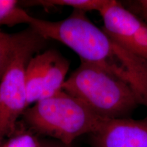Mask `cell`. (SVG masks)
<instances>
[{
    "instance_id": "cell-1",
    "label": "cell",
    "mask_w": 147,
    "mask_h": 147,
    "mask_svg": "<svg viewBox=\"0 0 147 147\" xmlns=\"http://www.w3.org/2000/svg\"><path fill=\"white\" fill-rule=\"evenodd\" d=\"M29 25L45 40L63 44L80 61L98 66L125 82L136 95L140 104L147 107V63L97 27L85 12L74 10L68 17L59 21L32 16Z\"/></svg>"
},
{
    "instance_id": "cell-2",
    "label": "cell",
    "mask_w": 147,
    "mask_h": 147,
    "mask_svg": "<svg viewBox=\"0 0 147 147\" xmlns=\"http://www.w3.org/2000/svg\"><path fill=\"white\" fill-rule=\"evenodd\" d=\"M22 118V125L29 131L67 145L82 135L94 133L106 119L63 90L29 106Z\"/></svg>"
},
{
    "instance_id": "cell-3",
    "label": "cell",
    "mask_w": 147,
    "mask_h": 147,
    "mask_svg": "<svg viewBox=\"0 0 147 147\" xmlns=\"http://www.w3.org/2000/svg\"><path fill=\"white\" fill-rule=\"evenodd\" d=\"M62 90L76 97L104 119L128 118L140 105L131 88L98 66L80 61Z\"/></svg>"
},
{
    "instance_id": "cell-4",
    "label": "cell",
    "mask_w": 147,
    "mask_h": 147,
    "mask_svg": "<svg viewBox=\"0 0 147 147\" xmlns=\"http://www.w3.org/2000/svg\"><path fill=\"white\" fill-rule=\"evenodd\" d=\"M46 40L38 33L18 52L0 81V146L16 131L18 119L27 108L25 67L34 53L42 49Z\"/></svg>"
},
{
    "instance_id": "cell-5",
    "label": "cell",
    "mask_w": 147,
    "mask_h": 147,
    "mask_svg": "<svg viewBox=\"0 0 147 147\" xmlns=\"http://www.w3.org/2000/svg\"><path fill=\"white\" fill-rule=\"evenodd\" d=\"M69 68V61L53 49L29 59L25 71L27 108L62 90Z\"/></svg>"
},
{
    "instance_id": "cell-6",
    "label": "cell",
    "mask_w": 147,
    "mask_h": 147,
    "mask_svg": "<svg viewBox=\"0 0 147 147\" xmlns=\"http://www.w3.org/2000/svg\"><path fill=\"white\" fill-rule=\"evenodd\" d=\"M100 14L103 30L128 52L147 63L146 22L115 0Z\"/></svg>"
},
{
    "instance_id": "cell-7",
    "label": "cell",
    "mask_w": 147,
    "mask_h": 147,
    "mask_svg": "<svg viewBox=\"0 0 147 147\" xmlns=\"http://www.w3.org/2000/svg\"><path fill=\"white\" fill-rule=\"evenodd\" d=\"M90 136L92 147H147V117L106 119Z\"/></svg>"
},
{
    "instance_id": "cell-8",
    "label": "cell",
    "mask_w": 147,
    "mask_h": 147,
    "mask_svg": "<svg viewBox=\"0 0 147 147\" xmlns=\"http://www.w3.org/2000/svg\"><path fill=\"white\" fill-rule=\"evenodd\" d=\"M37 34L31 27L26 30L14 34H6L0 31V81L18 52Z\"/></svg>"
},
{
    "instance_id": "cell-9",
    "label": "cell",
    "mask_w": 147,
    "mask_h": 147,
    "mask_svg": "<svg viewBox=\"0 0 147 147\" xmlns=\"http://www.w3.org/2000/svg\"><path fill=\"white\" fill-rule=\"evenodd\" d=\"M3 145L5 147H72L56 140L37 135L20 124Z\"/></svg>"
},
{
    "instance_id": "cell-10",
    "label": "cell",
    "mask_w": 147,
    "mask_h": 147,
    "mask_svg": "<svg viewBox=\"0 0 147 147\" xmlns=\"http://www.w3.org/2000/svg\"><path fill=\"white\" fill-rule=\"evenodd\" d=\"M113 0H34L21 1L22 4L28 6L40 5L45 8L57 6H68L87 12V11L101 12L112 3Z\"/></svg>"
},
{
    "instance_id": "cell-11",
    "label": "cell",
    "mask_w": 147,
    "mask_h": 147,
    "mask_svg": "<svg viewBox=\"0 0 147 147\" xmlns=\"http://www.w3.org/2000/svg\"><path fill=\"white\" fill-rule=\"evenodd\" d=\"M16 0H0V26L12 27L18 24H29L31 15L18 6Z\"/></svg>"
},
{
    "instance_id": "cell-12",
    "label": "cell",
    "mask_w": 147,
    "mask_h": 147,
    "mask_svg": "<svg viewBox=\"0 0 147 147\" xmlns=\"http://www.w3.org/2000/svg\"><path fill=\"white\" fill-rule=\"evenodd\" d=\"M138 5L139 12L142 16L143 21L147 22V0H140L135 2Z\"/></svg>"
},
{
    "instance_id": "cell-13",
    "label": "cell",
    "mask_w": 147,
    "mask_h": 147,
    "mask_svg": "<svg viewBox=\"0 0 147 147\" xmlns=\"http://www.w3.org/2000/svg\"><path fill=\"white\" fill-rule=\"evenodd\" d=\"M0 147H5V146H4V145H3V144L2 145H1V146H0Z\"/></svg>"
},
{
    "instance_id": "cell-14",
    "label": "cell",
    "mask_w": 147,
    "mask_h": 147,
    "mask_svg": "<svg viewBox=\"0 0 147 147\" xmlns=\"http://www.w3.org/2000/svg\"><path fill=\"white\" fill-rule=\"evenodd\" d=\"M146 24H147V22H146Z\"/></svg>"
}]
</instances>
